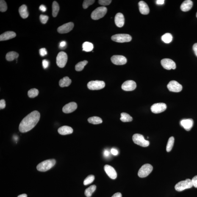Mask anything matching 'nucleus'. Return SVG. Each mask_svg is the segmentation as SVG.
<instances>
[{
    "mask_svg": "<svg viewBox=\"0 0 197 197\" xmlns=\"http://www.w3.org/2000/svg\"><path fill=\"white\" fill-rule=\"evenodd\" d=\"M17 197H27V195L26 194H23L19 195Z\"/></svg>",
    "mask_w": 197,
    "mask_h": 197,
    "instance_id": "obj_52",
    "label": "nucleus"
},
{
    "mask_svg": "<svg viewBox=\"0 0 197 197\" xmlns=\"http://www.w3.org/2000/svg\"><path fill=\"white\" fill-rule=\"evenodd\" d=\"M72 80L68 77H65L59 81V85L61 87H68L71 84Z\"/></svg>",
    "mask_w": 197,
    "mask_h": 197,
    "instance_id": "obj_25",
    "label": "nucleus"
},
{
    "mask_svg": "<svg viewBox=\"0 0 197 197\" xmlns=\"http://www.w3.org/2000/svg\"><path fill=\"white\" fill-rule=\"evenodd\" d=\"M52 15L53 17H56L57 16L60 10V7L57 1H54L52 4Z\"/></svg>",
    "mask_w": 197,
    "mask_h": 197,
    "instance_id": "obj_28",
    "label": "nucleus"
},
{
    "mask_svg": "<svg viewBox=\"0 0 197 197\" xmlns=\"http://www.w3.org/2000/svg\"><path fill=\"white\" fill-rule=\"evenodd\" d=\"M88 62L86 60H84L82 62H80L75 66V70L77 71H82L84 67L87 64Z\"/></svg>",
    "mask_w": 197,
    "mask_h": 197,
    "instance_id": "obj_34",
    "label": "nucleus"
},
{
    "mask_svg": "<svg viewBox=\"0 0 197 197\" xmlns=\"http://www.w3.org/2000/svg\"><path fill=\"white\" fill-rule=\"evenodd\" d=\"M153 169L152 166L148 164H145L142 165L139 169L138 176L139 177L144 178L146 177L151 172Z\"/></svg>",
    "mask_w": 197,
    "mask_h": 197,
    "instance_id": "obj_7",
    "label": "nucleus"
},
{
    "mask_svg": "<svg viewBox=\"0 0 197 197\" xmlns=\"http://www.w3.org/2000/svg\"><path fill=\"white\" fill-rule=\"evenodd\" d=\"M39 52H40V55L42 57H43L47 54V51L45 48H42L40 49L39 50Z\"/></svg>",
    "mask_w": 197,
    "mask_h": 197,
    "instance_id": "obj_41",
    "label": "nucleus"
},
{
    "mask_svg": "<svg viewBox=\"0 0 197 197\" xmlns=\"http://www.w3.org/2000/svg\"><path fill=\"white\" fill-rule=\"evenodd\" d=\"M175 138L174 137H171L169 139L168 143H167L166 150L167 152H170L171 151L174 145Z\"/></svg>",
    "mask_w": 197,
    "mask_h": 197,
    "instance_id": "obj_33",
    "label": "nucleus"
},
{
    "mask_svg": "<svg viewBox=\"0 0 197 197\" xmlns=\"http://www.w3.org/2000/svg\"><path fill=\"white\" fill-rule=\"evenodd\" d=\"M40 19L41 22L44 24L47 22L49 19V17L47 15L42 14L40 15Z\"/></svg>",
    "mask_w": 197,
    "mask_h": 197,
    "instance_id": "obj_39",
    "label": "nucleus"
},
{
    "mask_svg": "<svg viewBox=\"0 0 197 197\" xmlns=\"http://www.w3.org/2000/svg\"><path fill=\"white\" fill-rule=\"evenodd\" d=\"M167 88L169 91L175 93L181 91L183 88L182 85L175 80L170 81L167 85Z\"/></svg>",
    "mask_w": 197,
    "mask_h": 197,
    "instance_id": "obj_10",
    "label": "nucleus"
},
{
    "mask_svg": "<svg viewBox=\"0 0 197 197\" xmlns=\"http://www.w3.org/2000/svg\"><path fill=\"white\" fill-rule=\"evenodd\" d=\"M133 140L134 143L143 147H146L149 145V142L145 140L144 137L141 134H134L133 136Z\"/></svg>",
    "mask_w": 197,
    "mask_h": 197,
    "instance_id": "obj_5",
    "label": "nucleus"
},
{
    "mask_svg": "<svg viewBox=\"0 0 197 197\" xmlns=\"http://www.w3.org/2000/svg\"><path fill=\"white\" fill-rule=\"evenodd\" d=\"M120 120L122 122H126L132 121L133 118L129 114L125 113V112H123L121 114Z\"/></svg>",
    "mask_w": 197,
    "mask_h": 197,
    "instance_id": "obj_31",
    "label": "nucleus"
},
{
    "mask_svg": "<svg viewBox=\"0 0 197 197\" xmlns=\"http://www.w3.org/2000/svg\"><path fill=\"white\" fill-rule=\"evenodd\" d=\"M19 57V54L15 51H12L7 53L6 55V60L11 62L17 59Z\"/></svg>",
    "mask_w": 197,
    "mask_h": 197,
    "instance_id": "obj_26",
    "label": "nucleus"
},
{
    "mask_svg": "<svg viewBox=\"0 0 197 197\" xmlns=\"http://www.w3.org/2000/svg\"><path fill=\"white\" fill-rule=\"evenodd\" d=\"M115 22L116 25L118 27H123L125 23V18L122 14L119 12L115 15Z\"/></svg>",
    "mask_w": 197,
    "mask_h": 197,
    "instance_id": "obj_19",
    "label": "nucleus"
},
{
    "mask_svg": "<svg viewBox=\"0 0 197 197\" xmlns=\"http://www.w3.org/2000/svg\"><path fill=\"white\" fill-rule=\"evenodd\" d=\"M137 87L136 83L134 81L131 80L126 81L122 85V88L125 91H132Z\"/></svg>",
    "mask_w": 197,
    "mask_h": 197,
    "instance_id": "obj_15",
    "label": "nucleus"
},
{
    "mask_svg": "<svg viewBox=\"0 0 197 197\" xmlns=\"http://www.w3.org/2000/svg\"><path fill=\"white\" fill-rule=\"evenodd\" d=\"M77 104L75 102H71L66 104L62 108V112L64 113L68 114L74 112L77 108Z\"/></svg>",
    "mask_w": 197,
    "mask_h": 197,
    "instance_id": "obj_16",
    "label": "nucleus"
},
{
    "mask_svg": "<svg viewBox=\"0 0 197 197\" xmlns=\"http://www.w3.org/2000/svg\"><path fill=\"white\" fill-rule=\"evenodd\" d=\"M111 152L114 155L116 156L118 155V151L115 148H112L111 150Z\"/></svg>",
    "mask_w": 197,
    "mask_h": 197,
    "instance_id": "obj_46",
    "label": "nucleus"
},
{
    "mask_svg": "<svg viewBox=\"0 0 197 197\" xmlns=\"http://www.w3.org/2000/svg\"><path fill=\"white\" fill-rule=\"evenodd\" d=\"M56 163V161L54 159H48L39 164L37 166V169L39 171L46 172L54 166Z\"/></svg>",
    "mask_w": 197,
    "mask_h": 197,
    "instance_id": "obj_2",
    "label": "nucleus"
},
{
    "mask_svg": "<svg viewBox=\"0 0 197 197\" xmlns=\"http://www.w3.org/2000/svg\"><path fill=\"white\" fill-rule=\"evenodd\" d=\"M7 6L6 1L4 0L0 1V11L1 12H5L7 10Z\"/></svg>",
    "mask_w": 197,
    "mask_h": 197,
    "instance_id": "obj_37",
    "label": "nucleus"
},
{
    "mask_svg": "<svg viewBox=\"0 0 197 197\" xmlns=\"http://www.w3.org/2000/svg\"><path fill=\"white\" fill-rule=\"evenodd\" d=\"M66 45H67L66 42L65 41H62V42H60V45H59V46H60V48H64V47H65Z\"/></svg>",
    "mask_w": 197,
    "mask_h": 197,
    "instance_id": "obj_47",
    "label": "nucleus"
},
{
    "mask_svg": "<svg viewBox=\"0 0 197 197\" xmlns=\"http://www.w3.org/2000/svg\"><path fill=\"white\" fill-rule=\"evenodd\" d=\"M19 12L20 16L23 19L27 18L29 16V12H28L27 6L25 4H23L20 7L19 9Z\"/></svg>",
    "mask_w": 197,
    "mask_h": 197,
    "instance_id": "obj_24",
    "label": "nucleus"
},
{
    "mask_svg": "<svg viewBox=\"0 0 197 197\" xmlns=\"http://www.w3.org/2000/svg\"><path fill=\"white\" fill-rule=\"evenodd\" d=\"M180 125L186 130L189 131L193 126V121L192 119H184L180 121Z\"/></svg>",
    "mask_w": 197,
    "mask_h": 197,
    "instance_id": "obj_18",
    "label": "nucleus"
},
{
    "mask_svg": "<svg viewBox=\"0 0 197 197\" xmlns=\"http://www.w3.org/2000/svg\"><path fill=\"white\" fill-rule=\"evenodd\" d=\"M193 186L197 188V175L194 177L192 180Z\"/></svg>",
    "mask_w": 197,
    "mask_h": 197,
    "instance_id": "obj_44",
    "label": "nucleus"
},
{
    "mask_svg": "<svg viewBox=\"0 0 197 197\" xmlns=\"http://www.w3.org/2000/svg\"><path fill=\"white\" fill-rule=\"evenodd\" d=\"M112 40L117 43H123L130 42L132 40V37L128 34H117L112 36Z\"/></svg>",
    "mask_w": 197,
    "mask_h": 197,
    "instance_id": "obj_6",
    "label": "nucleus"
},
{
    "mask_svg": "<svg viewBox=\"0 0 197 197\" xmlns=\"http://www.w3.org/2000/svg\"><path fill=\"white\" fill-rule=\"evenodd\" d=\"M16 34L14 32L12 31H8L0 35V41H4L15 38Z\"/></svg>",
    "mask_w": 197,
    "mask_h": 197,
    "instance_id": "obj_21",
    "label": "nucleus"
},
{
    "mask_svg": "<svg viewBox=\"0 0 197 197\" xmlns=\"http://www.w3.org/2000/svg\"><path fill=\"white\" fill-rule=\"evenodd\" d=\"M111 61L114 64L116 65H123L127 62V60L124 56L114 55L111 57Z\"/></svg>",
    "mask_w": 197,
    "mask_h": 197,
    "instance_id": "obj_14",
    "label": "nucleus"
},
{
    "mask_svg": "<svg viewBox=\"0 0 197 197\" xmlns=\"http://www.w3.org/2000/svg\"><path fill=\"white\" fill-rule=\"evenodd\" d=\"M40 114L37 111H34L25 117L20 123L19 130L20 132L26 133L36 126L40 120Z\"/></svg>",
    "mask_w": 197,
    "mask_h": 197,
    "instance_id": "obj_1",
    "label": "nucleus"
},
{
    "mask_svg": "<svg viewBox=\"0 0 197 197\" xmlns=\"http://www.w3.org/2000/svg\"><path fill=\"white\" fill-rule=\"evenodd\" d=\"M43 67L44 69H46L48 68L49 65V62L47 60H43L42 62Z\"/></svg>",
    "mask_w": 197,
    "mask_h": 197,
    "instance_id": "obj_42",
    "label": "nucleus"
},
{
    "mask_svg": "<svg viewBox=\"0 0 197 197\" xmlns=\"http://www.w3.org/2000/svg\"><path fill=\"white\" fill-rule=\"evenodd\" d=\"M39 9H40V10L42 12H46V6L43 5V4H42V5L40 6V7H39Z\"/></svg>",
    "mask_w": 197,
    "mask_h": 197,
    "instance_id": "obj_45",
    "label": "nucleus"
},
{
    "mask_svg": "<svg viewBox=\"0 0 197 197\" xmlns=\"http://www.w3.org/2000/svg\"><path fill=\"white\" fill-rule=\"evenodd\" d=\"M112 1L111 0H99L98 2L101 5L106 6L109 5Z\"/></svg>",
    "mask_w": 197,
    "mask_h": 197,
    "instance_id": "obj_40",
    "label": "nucleus"
},
{
    "mask_svg": "<svg viewBox=\"0 0 197 197\" xmlns=\"http://www.w3.org/2000/svg\"><path fill=\"white\" fill-rule=\"evenodd\" d=\"M96 189V186L93 185L90 186L88 188L86 189L85 191V195L87 197H90Z\"/></svg>",
    "mask_w": 197,
    "mask_h": 197,
    "instance_id": "obj_32",
    "label": "nucleus"
},
{
    "mask_svg": "<svg viewBox=\"0 0 197 197\" xmlns=\"http://www.w3.org/2000/svg\"><path fill=\"white\" fill-rule=\"evenodd\" d=\"M68 60V56L64 51H61L58 54L56 57V64L60 68H64Z\"/></svg>",
    "mask_w": 197,
    "mask_h": 197,
    "instance_id": "obj_8",
    "label": "nucleus"
},
{
    "mask_svg": "<svg viewBox=\"0 0 197 197\" xmlns=\"http://www.w3.org/2000/svg\"><path fill=\"white\" fill-rule=\"evenodd\" d=\"M58 131L61 135H66L72 134L73 132V130L70 126H64L59 128Z\"/></svg>",
    "mask_w": 197,
    "mask_h": 197,
    "instance_id": "obj_22",
    "label": "nucleus"
},
{
    "mask_svg": "<svg viewBox=\"0 0 197 197\" xmlns=\"http://www.w3.org/2000/svg\"><path fill=\"white\" fill-rule=\"evenodd\" d=\"M173 39L172 35L171 34L169 33H166L162 37V40L164 43H169L172 41Z\"/></svg>",
    "mask_w": 197,
    "mask_h": 197,
    "instance_id": "obj_29",
    "label": "nucleus"
},
{
    "mask_svg": "<svg viewBox=\"0 0 197 197\" xmlns=\"http://www.w3.org/2000/svg\"><path fill=\"white\" fill-rule=\"evenodd\" d=\"M193 186L192 180L188 179L177 183L175 185V188L177 191L181 192L186 189L191 188Z\"/></svg>",
    "mask_w": 197,
    "mask_h": 197,
    "instance_id": "obj_3",
    "label": "nucleus"
},
{
    "mask_svg": "<svg viewBox=\"0 0 197 197\" xmlns=\"http://www.w3.org/2000/svg\"><path fill=\"white\" fill-rule=\"evenodd\" d=\"M112 197H122V194L120 192H117L115 193Z\"/></svg>",
    "mask_w": 197,
    "mask_h": 197,
    "instance_id": "obj_50",
    "label": "nucleus"
},
{
    "mask_svg": "<svg viewBox=\"0 0 197 197\" xmlns=\"http://www.w3.org/2000/svg\"><path fill=\"white\" fill-rule=\"evenodd\" d=\"M193 6V2L190 0H186L181 4L180 9L183 12H186L190 10Z\"/></svg>",
    "mask_w": 197,
    "mask_h": 197,
    "instance_id": "obj_23",
    "label": "nucleus"
},
{
    "mask_svg": "<svg viewBox=\"0 0 197 197\" xmlns=\"http://www.w3.org/2000/svg\"><path fill=\"white\" fill-rule=\"evenodd\" d=\"M104 155L105 157H108L109 155V152L107 150H105L104 152Z\"/></svg>",
    "mask_w": 197,
    "mask_h": 197,
    "instance_id": "obj_51",
    "label": "nucleus"
},
{
    "mask_svg": "<svg viewBox=\"0 0 197 197\" xmlns=\"http://www.w3.org/2000/svg\"><path fill=\"white\" fill-rule=\"evenodd\" d=\"M104 170L111 179H115L117 177V173L114 169L111 166L106 165L104 166Z\"/></svg>",
    "mask_w": 197,
    "mask_h": 197,
    "instance_id": "obj_17",
    "label": "nucleus"
},
{
    "mask_svg": "<svg viewBox=\"0 0 197 197\" xmlns=\"http://www.w3.org/2000/svg\"><path fill=\"white\" fill-rule=\"evenodd\" d=\"M107 12V8L104 6L98 7L92 12L91 18L95 20H99L104 17Z\"/></svg>",
    "mask_w": 197,
    "mask_h": 197,
    "instance_id": "obj_4",
    "label": "nucleus"
},
{
    "mask_svg": "<svg viewBox=\"0 0 197 197\" xmlns=\"http://www.w3.org/2000/svg\"><path fill=\"white\" fill-rule=\"evenodd\" d=\"M105 86V84L104 81H91L87 84L88 88L92 90H101L104 88Z\"/></svg>",
    "mask_w": 197,
    "mask_h": 197,
    "instance_id": "obj_9",
    "label": "nucleus"
},
{
    "mask_svg": "<svg viewBox=\"0 0 197 197\" xmlns=\"http://www.w3.org/2000/svg\"><path fill=\"white\" fill-rule=\"evenodd\" d=\"M164 0H157L156 1V3L158 5H162L164 4Z\"/></svg>",
    "mask_w": 197,
    "mask_h": 197,
    "instance_id": "obj_49",
    "label": "nucleus"
},
{
    "mask_svg": "<svg viewBox=\"0 0 197 197\" xmlns=\"http://www.w3.org/2000/svg\"><path fill=\"white\" fill-rule=\"evenodd\" d=\"M82 47L83 51L89 52L93 51V43L88 42H85L83 44Z\"/></svg>",
    "mask_w": 197,
    "mask_h": 197,
    "instance_id": "obj_27",
    "label": "nucleus"
},
{
    "mask_svg": "<svg viewBox=\"0 0 197 197\" xmlns=\"http://www.w3.org/2000/svg\"><path fill=\"white\" fill-rule=\"evenodd\" d=\"M39 91L35 88L31 89L28 92V95L29 98H34L38 96Z\"/></svg>",
    "mask_w": 197,
    "mask_h": 197,
    "instance_id": "obj_35",
    "label": "nucleus"
},
{
    "mask_svg": "<svg viewBox=\"0 0 197 197\" xmlns=\"http://www.w3.org/2000/svg\"><path fill=\"white\" fill-rule=\"evenodd\" d=\"M88 121L89 123L94 125L100 124L102 123L103 122L101 119L98 117H90L88 119Z\"/></svg>",
    "mask_w": 197,
    "mask_h": 197,
    "instance_id": "obj_30",
    "label": "nucleus"
},
{
    "mask_svg": "<svg viewBox=\"0 0 197 197\" xmlns=\"http://www.w3.org/2000/svg\"><path fill=\"white\" fill-rule=\"evenodd\" d=\"M95 176L93 175H89L87 176L85 179L84 180L83 183L84 185H86L89 184H91L94 180Z\"/></svg>",
    "mask_w": 197,
    "mask_h": 197,
    "instance_id": "obj_36",
    "label": "nucleus"
},
{
    "mask_svg": "<svg viewBox=\"0 0 197 197\" xmlns=\"http://www.w3.org/2000/svg\"><path fill=\"white\" fill-rule=\"evenodd\" d=\"M139 10L141 13L143 15L148 14L149 12V9L148 4L143 1H141L138 3Z\"/></svg>",
    "mask_w": 197,
    "mask_h": 197,
    "instance_id": "obj_20",
    "label": "nucleus"
},
{
    "mask_svg": "<svg viewBox=\"0 0 197 197\" xmlns=\"http://www.w3.org/2000/svg\"><path fill=\"white\" fill-rule=\"evenodd\" d=\"M74 27V24L72 22L62 25L58 28L57 31L59 33H67L71 31Z\"/></svg>",
    "mask_w": 197,
    "mask_h": 197,
    "instance_id": "obj_13",
    "label": "nucleus"
},
{
    "mask_svg": "<svg viewBox=\"0 0 197 197\" xmlns=\"http://www.w3.org/2000/svg\"><path fill=\"white\" fill-rule=\"evenodd\" d=\"M6 107V102L5 100L1 99L0 101V109H3L5 108Z\"/></svg>",
    "mask_w": 197,
    "mask_h": 197,
    "instance_id": "obj_43",
    "label": "nucleus"
},
{
    "mask_svg": "<svg viewBox=\"0 0 197 197\" xmlns=\"http://www.w3.org/2000/svg\"><path fill=\"white\" fill-rule=\"evenodd\" d=\"M193 49L194 51L195 54L197 57V43H195L193 46Z\"/></svg>",
    "mask_w": 197,
    "mask_h": 197,
    "instance_id": "obj_48",
    "label": "nucleus"
},
{
    "mask_svg": "<svg viewBox=\"0 0 197 197\" xmlns=\"http://www.w3.org/2000/svg\"><path fill=\"white\" fill-rule=\"evenodd\" d=\"M95 1L94 0H85L83 3V8L84 9H87L89 6L93 4Z\"/></svg>",
    "mask_w": 197,
    "mask_h": 197,
    "instance_id": "obj_38",
    "label": "nucleus"
},
{
    "mask_svg": "<svg viewBox=\"0 0 197 197\" xmlns=\"http://www.w3.org/2000/svg\"><path fill=\"white\" fill-rule=\"evenodd\" d=\"M161 64L165 69L175 70L176 68V65L173 60L169 59H164L161 61Z\"/></svg>",
    "mask_w": 197,
    "mask_h": 197,
    "instance_id": "obj_12",
    "label": "nucleus"
},
{
    "mask_svg": "<svg viewBox=\"0 0 197 197\" xmlns=\"http://www.w3.org/2000/svg\"><path fill=\"white\" fill-rule=\"evenodd\" d=\"M167 106L164 103H159L153 104L151 107V112L154 114H159L163 112L166 109Z\"/></svg>",
    "mask_w": 197,
    "mask_h": 197,
    "instance_id": "obj_11",
    "label": "nucleus"
},
{
    "mask_svg": "<svg viewBox=\"0 0 197 197\" xmlns=\"http://www.w3.org/2000/svg\"><path fill=\"white\" fill-rule=\"evenodd\" d=\"M196 17H197V13H196Z\"/></svg>",
    "mask_w": 197,
    "mask_h": 197,
    "instance_id": "obj_53",
    "label": "nucleus"
}]
</instances>
